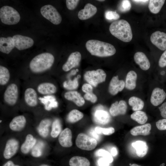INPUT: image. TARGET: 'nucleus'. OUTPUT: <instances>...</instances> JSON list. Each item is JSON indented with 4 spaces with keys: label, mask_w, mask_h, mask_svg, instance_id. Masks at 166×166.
Listing matches in <instances>:
<instances>
[{
    "label": "nucleus",
    "mask_w": 166,
    "mask_h": 166,
    "mask_svg": "<svg viewBox=\"0 0 166 166\" xmlns=\"http://www.w3.org/2000/svg\"><path fill=\"white\" fill-rule=\"evenodd\" d=\"M82 90L85 93H91L93 92V88L89 84L85 83L82 86Z\"/></svg>",
    "instance_id": "obj_47"
},
{
    "label": "nucleus",
    "mask_w": 166,
    "mask_h": 166,
    "mask_svg": "<svg viewBox=\"0 0 166 166\" xmlns=\"http://www.w3.org/2000/svg\"><path fill=\"white\" fill-rule=\"evenodd\" d=\"M26 123V119L25 117L23 115H19L13 119L10 123L9 127L12 131H20L23 129Z\"/></svg>",
    "instance_id": "obj_20"
},
{
    "label": "nucleus",
    "mask_w": 166,
    "mask_h": 166,
    "mask_svg": "<svg viewBox=\"0 0 166 166\" xmlns=\"http://www.w3.org/2000/svg\"><path fill=\"white\" fill-rule=\"evenodd\" d=\"M83 113L77 109L71 110L68 114L67 120L68 122L73 123L81 120L83 117Z\"/></svg>",
    "instance_id": "obj_34"
},
{
    "label": "nucleus",
    "mask_w": 166,
    "mask_h": 166,
    "mask_svg": "<svg viewBox=\"0 0 166 166\" xmlns=\"http://www.w3.org/2000/svg\"><path fill=\"white\" fill-rule=\"evenodd\" d=\"M78 77L75 78L73 80H69L65 81L63 84V87L68 90H73L76 89L78 86Z\"/></svg>",
    "instance_id": "obj_38"
},
{
    "label": "nucleus",
    "mask_w": 166,
    "mask_h": 166,
    "mask_svg": "<svg viewBox=\"0 0 166 166\" xmlns=\"http://www.w3.org/2000/svg\"><path fill=\"white\" fill-rule=\"evenodd\" d=\"M105 17L108 20H117L120 18V16L115 11H107L105 12Z\"/></svg>",
    "instance_id": "obj_42"
},
{
    "label": "nucleus",
    "mask_w": 166,
    "mask_h": 166,
    "mask_svg": "<svg viewBox=\"0 0 166 166\" xmlns=\"http://www.w3.org/2000/svg\"><path fill=\"white\" fill-rule=\"evenodd\" d=\"M166 98V93L164 90L156 87L152 92L150 101L152 105L156 106L161 104Z\"/></svg>",
    "instance_id": "obj_15"
},
{
    "label": "nucleus",
    "mask_w": 166,
    "mask_h": 166,
    "mask_svg": "<svg viewBox=\"0 0 166 166\" xmlns=\"http://www.w3.org/2000/svg\"><path fill=\"white\" fill-rule=\"evenodd\" d=\"M61 125L60 120L56 119L53 122L52 127L51 135L53 138H56L59 135L61 130Z\"/></svg>",
    "instance_id": "obj_36"
},
{
    "label": "nucleus",
    "mask_w": 166,
    "mask_h": 166,
    "mask_svg": "<svg viewBox=\"0 0 166 166\" xmlns=\"http://www.w3.org/2000/svg\"><path fill=\"white\" fill-rule=\"evenodd\" d=\"M15 47L12 38H0V51L3 53L9 54Z\"/></svg>",
    "instance_id": "obj_23"
},
{
    "label": "nucleus",
    "mask_w": 166,
    "mask_h": 166,
    "mask_svg": "<svg viewBox=\"0 0 166 166\" xmlns=\"http://www.w3.org/2000/svg\"><path fill=\"white\" fill-rule=\"evenodd\" d=\"M70 166H90V163L86 158L80 156H74L69 160Z\"/></svg>",
    "instance_id": "obj_31"
},
{
    "label": "nucleus",
    "mask_w": 166,
    "mask_h": 166,
    "mask_svg": "<svg viewBox=\"0 0 166 166\" xmlns=\"http://www.w3.org/2000/svg\"><path fill=\"white\" fill-rule=\"evenodd\" d=\"M19 148V142L15 139L12 138L8 140L3 152V156L6 159H9L17 152Z\"/></svg>",
    "instance_id": "obj_12"
},
{
    "label": "nucleus",
    "mask_w": 166,
    "mask_h": 166,
    "mask_svg": "<svg viewBox=\"0 0 166 166\" xmlns=\"http://www.w3.org/2000/svg\"><path fill=\"white\" fill-rule=\"evenodd\" d=\"M132 146L135 149L136 154L138 157H142L147 154L148 147L145 141L137 140L132 143Z\"/></svg>",
    "instance_id": "obj_24"
},
{
    "label": "nucleus",
    "mask_w": 166,
    "mask_h": 166,
    "mask_svg": "<svg viewBox=\"0 0 166 166\" xmlns=\"http://www.w3.org/2000/svg\"><path fill=\"white\" fill-rule=\"evenodd\" d=\"M152 43L161 50L166 49V33L157 31L153 33L150 37Z\"/></svg>",
    "instance_id": "obj_10"
},
{
    "label": "nucleus",
    "mask_w": 166,
    "mask_h": 166,
    "mask_svg": "<svg viewBox=\"0 0 166 166\" xmlns=\"http://www.w3.org/2000/svg\"><path fill=\"white\" fill-rule=\"evenodd\" d=\"M38 92L42 94L49 95L55 93L57 90L56 86L49 82H44L40 84L38 86Z\"/></svg>",
    "instance_id": "obj_27"
},
{
    "label": "nucleus",
    "mask_w": 166,
    "mask_h": 166,
    "mask_svg": "<svg viewBox=\"0 0 166 166\" xmlns=\"http://www.w3.org/2000/svg\"><path fill=\"white\" fill-rule=\"evenodd\" d=\"M24 99L26 103L29 106L34 107L38 104L37 93L33 88H27L24 92Z\"/></svg>",
    "instance_id": "obj_21"
},
{
    "label": "nucleus",
    "mask_w": 166,
    "mask_h": 166,
    "mask_svg": "<svg viewBox=\"0 0 166 166\" xmlns=\"http://www.w3.org/2000/svg\"><path fill=\"white\" fill-rule=\"evenodd\" d=\"M79 1L78 0H66V2L67 8L70 10L74 9Z\"/></svg>",
    "instance_id": "obj_43"
},
{
    "label": "nucleus",
    "mask_w": 166,
    "mask_h": 166,
    "mask_svg": "<svg viewBox=\"0 0 166 166\" xmlns=\"http://www.w3.org/2000/svg\"><path fill=\"white\" fill-rule=\"evenodd\" d=\"M18 97V89L14 83L9 85L4 94L3 98L5 102L10 105H14L17 102Z\"/></svg>",
    "instance_id": "obj_8"
},
{
    "label": "nucleus",
    "mask_w": 166,
    "mask_h": 166,
    "mask_svg": "<svg viewBox=\"0 0 166 166\" xmlns=\"http://www.w3.org/2000/svg\"><path fill=\"white\" fill-rule=\"evenodd\" d=\"M10 73L8 69L2 65L0 66V84L4 85L8 83L10 78Z\"/></svg>",
    "instance_id": "obj_35"
},
{
    "label": "nucleus",
    "mask_w": 166,
    "mask_h": 166,
    "mask_svg": "<svg viewBox=\"0 0 166 166\" xmlns=\"http://www.w3.org/2000/svg\"><path fill=\"white\" fill-rule=\"evenodd\" d=\"M125 86V83L122 80H120L118 76L113 77L111 79L109 86V93L112 95H115L121 91Z\"/></svg>",
    "instance_id": "obj_13"
},
{
    "label": "nucleus",
    "mask_w": 166,
    "mask_h": 166,
    "mask_svg": "<svg viewBox=\"0 0 166 166\" xmlns=\"http://www.w3.org/2000/svg\"><path fill=\"white\" fill-rule=\"evenodd\" d=\"M128 103L132 107V110L135 111L141 110L144 105L143 100L136 96L131 97L128 100Z\"/></svg>",
    "instance_id": "obj_30"
},
{
    "label": "nucleus",
    "mask_w": 166,
    "mask_h": 166,
    "mask_svg": "<svg viewBox=\"0 0 166 166\" xmlns=\"http://www.w3.org/2000/svg\"><path fill=\"white\" fill-rule=\"evenodd\" d=\"M109 30L113 35L124 42H129L132 39L131 26L125 20L121 19L113 22L110 25Z\"/></svg>",
    "instance_id": "obj_2"
},
{
    "label": "nucleus",
    "mask_w": 166,
    "mask_h": 166,
    "mask_svg": "<svg viewBox=\"0 0 166 166\" xmlns=\"http://www.w3.org/2000/svg\"><path fill=\"white\" fill-rule=\"evenodd\" d=\"M97 11V9L95 6L91 3H87L83 9L79 11L78 16L81 20H86L94 15Z\"/></svg>",
    "instance_id": "obj_17"
},
{
    "label": "nucleus",
    "mask_w": 166,
    "mask_h": 166,
    "mask_svg": "<svg viewBox=\"0 0 166 166\" xmlns=\"http://www.w3.org/2000/svg\"><path fill=\"white\" fill-rule=\"evenodd\" d=\"M95 130L99 134H103L105 135H111L115 132V129L113 127L103 128L100 127H96L95 128Z\"/></svg>",
    "instance_id": "obj_40"
},
{
    "label": "nucleus",
    "mask_w": 166,
    "mask_h": 166,
    "mask_svg": "<svg viewBox=\"0 0 166 166\" xmlns=\"http://www.w3.org/2000/svg\"><path fill=\"white\" fill-rule=\"evenodd\" d=\"M76 144L77 147L85 150L90 151L94 149L97 144L95 139L86 134L81 133L77 136Z\"/></svg>",
    "instance_id": "obj_6"
},
{
    "label": "nucleus",
    "mask_w": 166,
    "mask_h": 166,
    "mask_svg": "<svg viewBox=\"0 0 166 166\" xmlns=\"http://www.w3.org/2000/svg\"><path fill=\"white\" fill-rule=\"evenodd\" d=\"M72 133L68 128L65 129L61 132L58 138L60 144L64 147H70L72 145Z\"/></svg>",
    "instance_id": "obj_19"
},
{
    "label": "nucleus",
    "mask_w": 166,
    "mask_h": 166,
    "mask_svg": "<svg viewBox=\"0 0 166 166\" xmlns=\"http://www.w3.org/2000/svg\"><path fill=\"white\" fill-rule=\"evenodd\" d=\"M97 163L98 166H109L110 164L108 160L102 157L98 160Z\"/></svg>",
    "instance_id": "obj_49"
},
{
    "label": "nucleus",
    "mask_w": 166,
    "mask_h": 166,
    "mask_svg": "<svg viewBox=\"0 0 166 166\" xmlns=\"http://www.w3.org/2000/svg\"><path fill=\"white\" fill-rule=\"evenodd\" d=\"M15 47L19 50H22L31 47L34 41L30 38L20 35H16L12 37Z\"/></svg>",
    "instance_id": "obj_9"
},
{
    "label": "nucleus",
    "mask_w": 166,
    "mask_h": 166,
    "mask_svg": "<svg viewBox=\"0 0 166 166\" xmlns=\"http://www.w3.org/2000/svg\"><path fill=\"white\" fill-rule=\"evenodd\" d=\"M54 61L53 56L50 53H45L34 57L30 61V68L34 73H38L50 69Z\"/></svg>",
    "instance_id": "obj_3"
},
{
    "label": "nucleus",
    "mask_w": 166,
    "mask_h": 166,
    "mask_svg": "<svg viewBox=\"0 0 166 166\" xmlns=\"http://www.w3.org/2000/svg\"><path fill=\"white\" fill-rule=\"evenodd\" d=\"M137 77V74L134 71L131 70L128 72L125 81V87L126 89L132 90L136 88Z\"/></svg>",
    "instance_id": "obj_26"
},
{
    "label": "nucleus",
    "mask_w": 166,
    "mask_h": 166,
    "mask_svg": "<svg viewBox=\"0 0 166 166\" xmlns=\"http://www.w3.org/2000/svg\"><path fill=\"white\" fill-rule=\"evenodd\" d=\"M130 166H141L140 165H138L136 164H132Z\"/></svg>",
    "instance_id": "obj_54"
},
{
    "label": "nucleus",
    "mask_w": 166,
    "mask_h": 166,
    "mask_svg": "<svg viewBox=\"0 0 166 166\" xmlns=\"http://www.w3.org/2000/svg\"><path fill=\"white\" fill-rule=\"evenodd\" d=\"M40 166H49L46 165V164H42V165H41Z\"/></svg>",
    "instance_id": "obj_55"
},
{
    "label": "nucleus",
    "mask_w": 166,
    "mask_h": 166,
    "mask_svg": "<svg viewBox=\"0 0 166 166\" xmlns=\"http://www.w3.org/2000/svg\"><path fill=\"white\" fill-rule=\"evenodd\" d=\"M36 140L31 134H28L24 142L22 144L21 150L24 154L28 153L36 144Z\"/></svg>",
    "instance_id": "obj_28"
},
{
    "label": "nucleus",
    "mask_w": 166,
    "mask_h": 166,
    "mask_svg": "<svg viewBox=\"0 0 166 166\" xmlns=\"http://www.w3.org/2000/svg\"><path fill=\"white\" fill-rule=\"evenodd\" d=\"M110 154L114 156H117L118 154V151L117 148L116 147H113L111 149Z\"/></svg>",
    "instance_id": "obj_51"
},
{
    "label": "nucleus",
    "mask_w": 166,
    "mask_h": 166,
    "mask_svg": "<svg viewBox=\"0 0 166 166\" xmlns=\"http://www.w3.org/2000/svg\"><path fill=\"white\" fill-rule=\"evenodd\" d=\"M134 59L135 62L141 69L146 71L149 69L150 62L146 56L143 52H138L136 53L134 56Z\"/></svg>",
    "instance_id": "obj_16"
},
{
    "label": "nucleus",
    "mask_w": 166,
    "mask_h": 166,
    "mask_svg": "<svg viewBox=\"0 0 166 166\" xmlns=\"http://www.w3.org/2000/svg\"><path fill=\"white\" fill-rule=\"evenodd\" d=\"M2 166H20L19 165L15 164L12 161H9L6 163Z\"/></svg>",
    "instance_id": "obj_53"
},
{
    "label": "nucleus",
    "mask_w": 166,
    "mask_h": 166,
    "mask_svg": "<svg viewBox=\"0 0 166 166\" xmlns=\"http://www.w3.org/2000/svg\"><path fill=\"white\" fill-rule=\"evenodd\" d=\"M97 1H100V2H103V1H105V0H97Z\"/></svg>",
    "instance_id": "obj_56"
},
{
    "label": "nucleus",
    "mask_w": 166,
    "mask_h": 166,
    "mask_svg": "<svg viewBox=\"0 0 166 166\" xmlns=\"http://www.w3.org/2000/svg\"><path fill=\"white\" fill-rule=\"evenodd\" d=\"M1 22L8 25H15L19 21L20 16L18 12L12 7L4 6L0 9Z\"/></svg>",
    "instance_id": "obj_4"
},
{
    "label": "nucleus",
    "mask_w": 166,
    "mask_h": 166,
    "mask_svg": "<svg viewBox=\"0 0 166 166\" xmlns=\"http://www.w3.org/2000/svg\"><path fill=\"white\" fill-rule=\"evenodd\" d=\"M164 0H150L149 1L148 8L152 13L156 14L160 11L164 5Z\"/></svg>",
    "instance_id": "obj_32"
},
{
    "label": "nucleus",
    "mask_w": 166,
    "mask_h": 166,
    "mask_svg": "<svg viewBox=\"0 0 166 166\" xmlns=\"http://www.w3.org/2000/svg\"><path fill=\"white\" fill-rule=\"evenodd\" d=\"M106 77V73L101 69L88 71L84 75L85 80L94 87H96L99 84L104 82Z\"/></svg>",
    "instance_id": "obj_5"
},
{
    "label": "nucleus",
    "mask_w": 166,
    "mask_h": 166,
    "mask_svg": "<svg viewBox=\"0 0 166 166\" xmlns=\"http://www.w3.org/2000/svg\"><path fill=\"white\" fill-rule=\"evenodd\" d=\"M85 47L92 55L101 57H107L114 55L116 49L111 44L96 40L87 42Z\"/></svg>",
    "instance_id": "obj_1"
},
{
    "label": "nucleus",
    "mask_w": 166,
    "mask_h": 166,
    "mask_svg": "<svg viewBox=\"0 0 166 166\" xmlns=\"http://www.w3.org/2000/svg\"><path fill=\"white\" fill-rule=\"evenodd\" d=\"M81 59V53L77 51L72 53L69 56L66 62L63 65L62 69L67 72L73 68L78 66Z\"/></svg>",
    "instance_id": "obj_11"
},
{
    "label": "nucleus",
    "mask_w": 166,
    "mask_h": 166,
    "mask_svg": "<svg viewBox=\"0 0 166 166\" xmlns=\"http://www.w3.org/2000/svg\"><path fill=\"white\" fill-rule=\"evenodd\" d=\"M93 120L97 124H105L110 121V117L106 111L102 109H97L94 113Z\"/></svg>",
    "instance_id": "obj_18"
},
{
    "label": "nucleus",
    "mask_w": 166,
    "mask_h": 166,
    "mask_svg": "<svg viewBox=\"0 0 166 166\" xmlns=\"http://www.w3.org/2000/svg\"><path fill=\"white\" fill-rule=\"evenodd\" d=\"M151 125L150 123L137 126L134 127L130 130V133L133 136H147L150 134Z\"/></svg>",
    "instance_id": "obj_25"
},
{
    "label": "nucleus",
    "mask_w": 166,
    "mask_h": 166,
    "mask_svg": "<svg viewBox=\"0 0 166 166\" xmlns=\"http://www.w3.org/2000/svg\"><path fill=\"white\" fill-rule=\"evenodd\" d=\"M1 121L2 122V121L0 120V123H1Z\"/></svg>",
    "instance_id": "obj_57"
},
{
    "label": "nucleus",
    "mask_w": 166,
    "mask_h": 166,
    "mask_svg": "<svg viewBox=\"0 0 166 166\" xmlns=\"http://www.w3.org/2000/svg\"><path fill=\"white\" fill-rule=\"evenodd\" d=\"M95 155L97 156H101L106 159L110 163H112L113 159L111 154L105 150L100 149L97 150L95 152Z\"/></svg>",
    "instance_id": "obj_39"
},
{
    "label": "nucleus",
    "mask_w": 166,
    "mask_h": 166,
    "mask_svg": "<svg viewBox=\"0 0 166 166\" xmlns=\"http://www.w3.org/2000/svg\"><path fill=\"white\" fill-rule=\"evenodd\" d=\"M131 7L129 1L124 0L122 1L119 7V10L122 12H126L129 11Z\"/></svg>",
    "instance_id": "obj_41"
},
{
    "label": "nucleus",
    "mask_w": 166,
    "mask_h": 166,
    "mask_svg": "<svg viewBox=\"0 0 166 166\" xmlns=\"http://www.w3.org/2000/svg\"><path fill=\"white\" fill-rule=\"evenodd\" d=\"M40 12L43 17L55 25L59 24L61 21V15L57 9L51 5L43 6L41 8Z\"/></svg>",
    "instance_id": "obj_7"
},
{
    "label": "nucleus",
    "mask_w": 166,
    "mask_h": 166,
    "mask_svg": "<svg viewBox=\"0 0 166 166\" xmlns=\"http://www.w3.org/2000/svg\"><path fill=\"white\" fill-rule=\"evenodd\" d=\"M160 112V114L162 117L166 118V102L163 103L159 107Z\"/></svg>",
    "instance_id": "obj_50"
},
{
    "label": "nucleus",
    "mask_w": 166,
    "mask_h": 166,
    "mask_svg": "<svg viewBox=\"0 0 166 166\" xmlns=\"http://www.w3.org/2000/svg\"><path fill=\"white\" fill-rule=\"evenodd\" d=\"M65 98L68 100L73 101L78 106L83 105L85 103V100L81 94L76 91H69L64 94Z\"/></svg>",
    "instance_id": "obj_22"
},
{
    "label": "nucleus",
    "mask_w": 166,
    "mask_h": 166,
    "mask_svg": "<svg viewBox=\"0 0 166 166\" xmlns=\"http://www.w3.org/2000/svg\"><path fill=\"white\" fill-rule=\"evenodd\" d=\"M51 124V121L48 119H45L41 121L38 128V131L41 136L45 138L48 136Z\"/></svg>",
    "instance_id": "obj_29"
},
{
    "label": "nucleus",
    "mask_w": 166,
    "mask_h": 166,
    "mask_svg": "<svg viewBox=\"0 0 166 166\" xmlns=\"http://www.w3.org/2000/svg\"><path fill=\"white\" fill-rule=\"evenodd\" d=\"M159 65L161 68L166 66V49L160 56L159 61Z\"/></svg>",
    "instance_id": "obj_46"
},
{
    "label": "nucleus",
    "mask_w": 166,
    "mask_h": 166,
    "mask_svg": "<svg viewBox=\"0 0 166 166\" xmlns=\"http://www.w3.org/2000/svg\"><path fill=\"white\" fill-rule=\"evenodd\" d=\"M149 1L145 0H132V1L138 4H144L147 3Z\"/></svg>",
    "instance_id": "obj_52"
},
{
    "label": "nucleus",
    "mask_w": 166,
    "mask_h": 166,
    "mask_svg": "<svg viewBox=\"0 0 166 166\" xmlns=\"http://www.w3.org/2000/svg\"><path fill=\"white\" fill-rule=\"evenodd\" d=\"M132 120L140 124H144L148 120V117L144 112L140 110L135 111L130 116Z\"/></svg>",
    "instance_id": "obj_33"
},
{
    "label": "nucleus",
    "mask_w": 166,
    "mask_h": 166,
    "mask_svg": "<svg viewBox=\"0 0 166 166\" xmlns=\"http://www.w3.org/2000/svg\"><path fill=\"white\" fill-rule=\"evenodd\" d=\"M44 144L43 142L39 141L33 147L31 151L32 156L36 157H39L42 154V149Z\"/></svg>",
    "instance_id": "obj_37"
},
{
    "label": "nucleus",
    "mask_w": 166,
    "mask_h": 166,
    "mask_svg": "<svg viewBox=\"0 0 166 166\" xmlns=\"http://www.w3.org/2000/svg\"><path fill=\"white\" fill-rule=\"evenodd\" d=\"M157 128L160 130H166V119L160 120L156 122Z\"/></svg>",
    "instance_id": "obj_45"
},
{
    "label": "nucleus",
    "mask_w": 166,
    "mask_h": 166,
    "mask_svg": "<svg viewBox=\"0 0 166 166\" xmlns=\"http://www.w3.org/2000/svg\"><path fill=\"white\" fill-rule=\"evenodd\" d=\"M89 134L91 137L95 139L97 141H99L100 139V136L99 134L97 133L95 130V128H92L89 131Z\"/></svg>",
    "instance_id": "obj_48"
},
{
    "label": "nucleus",
    "mask_w": 166,
    "mask_h": 166,
    "mask_svg": "<svg viewBox=\"0 0 166 166\" xmlns=\"http://www.w3.org/2000/svg\"><path fill=\"white\" fill-rule=\"evenodd\" d=\"M84 97L85 100L90 101L93 103L96 102L97 99V96L93 92L85 93Z\"/></svg>",
    "instance_id": "obj_44"
},
{
    "label": "nucleus",
    "mask_w": 166,
    "mask_h": 166,
    "mask_svg": "<svg viewBox=\"0 0 166 166\" xmlns=\"http://www.w3.org/2000/svg\"><path fill=\"white\" fill-rule=\"evenodd\" d=\"M127 109L126 102L123 100L116 101L113 103L109 109V113L113 117L125 114Z\"/></svg>",
    "instance_id": "obj_14"
}]
</instances>
